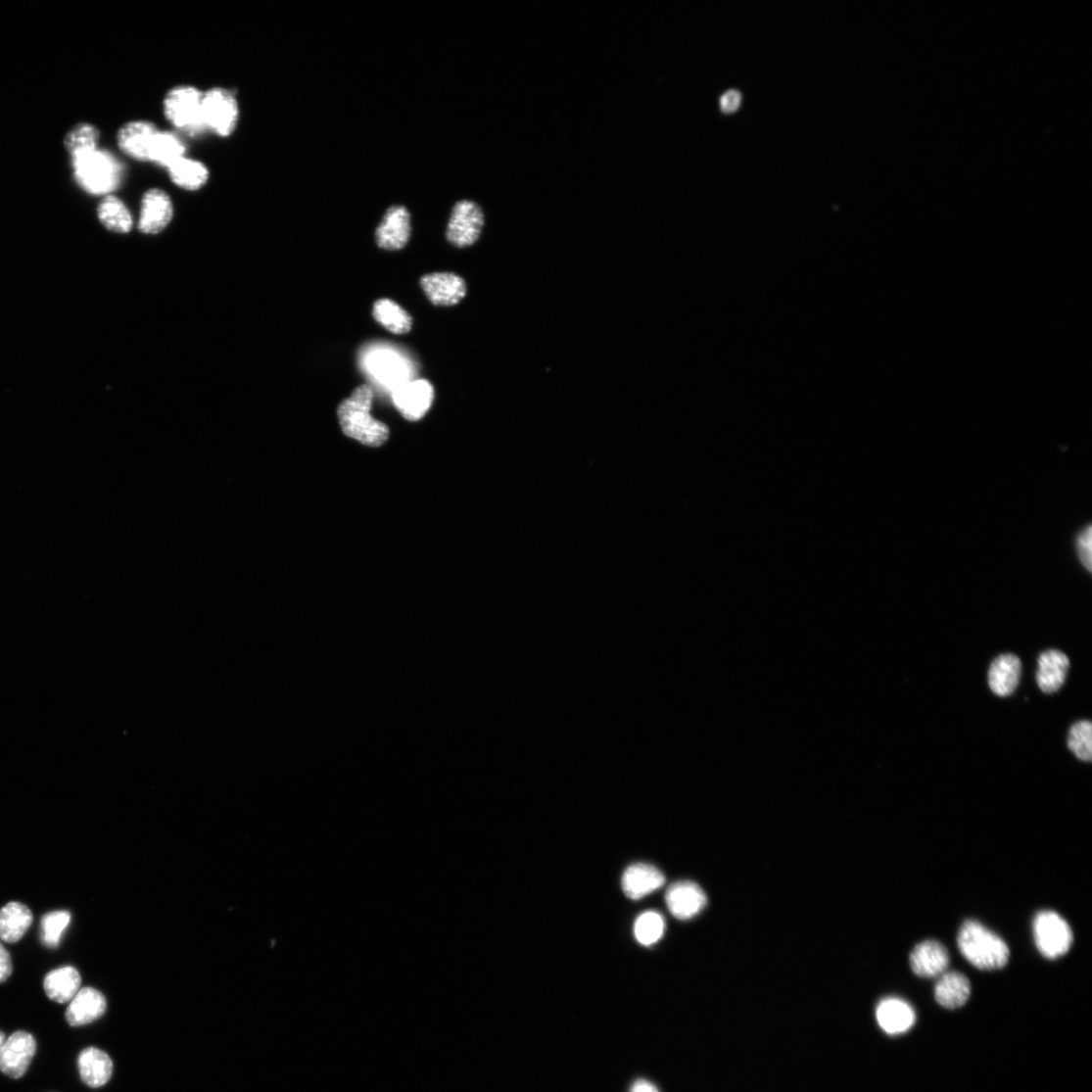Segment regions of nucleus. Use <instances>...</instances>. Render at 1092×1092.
<instances>
[{"instance_id":"f3484780","label":"nucleus","mask_w":1092,"mask_h":1092,"mask_svg":"<svg viewBox=\"0 0 1092 1092\" xmlns=\"http://www.w3.org/2000/svg\"><path fill=\"white\" fill-rule=\"evenodd\" d=\"M106 1011L105 995L95 988L85 987L72 998L67 1011V1021L71 1026H81L99 1020Z\"/></svg>"},{"instance_id":"1a4fd4ad","label":"nucleus","mask_w":1092,"mask_h":1092,"mask_svg":"<svg viewBox=\"0 0 1092 1092\" xmlns=\"http://www.w3.org/2000/svg\"><path fill=\"white\" fill-rule=\"evenodd\" d=\"M36 1051L33 1035L24 1031L14 1033L0 1048V1071L14 1079L23 1077Z\"/></svg>"},{"instance_id":"f03ea898","label":"nucleus","mask_w":1092,"mask_h":1092,"mask_svg":"<svg viewBox=\"0 0 1092 1092\" xmlns=\"http://www.w3.org/2000/svg\"><path fill=\"white\" fill-rule=\"evenodd\" d=\"M71 164L76 182L89 195H112L120 184L121 166L106 150L98 148L73 155Z\"/></svg>"},{"instance_id":"5701e85b","label":"nucleus","mask_w":1092,"mask_h":1092,"mask_svg":"<svg viewBox=\"0 0 1092 1092\" xmlns=\"http://www.w3.org/2000/svg\"><path fill=\"white\" fill-rule=\"evenodd\" d=\"M81 977L72 966L62 967L49 973L44 980V989L52 1002L67 1004L80 990Z\"/></svg>"},{"instance_id":"2eb2a0df","label":"nucleus","mask_w":1092,"mask_h":1092,"mask_svg":"<svg viewBox=\"0 0 1092 1092\" xmlns=\"http://www.w3.org/2000/svg\"><path fill=\"white\" fill-rule=\"evenodd\" d=\"M949 953L937 941L919 944L911 954V967L915 974L923 978L939 977L947 972Z\"/></svg>"},{"instance_id":"7ed1b4c3","label":"nucleus","mask_w":1092,"mask_h":1092,"mask_svg":"<svg viewBox=\"0 0 1092 1092\" xmlns=\"http://www.w3.org/2000/svg\"><path fill=\"white\" fill-rule=\"evenodd\" d=\"M958 946L966 960L980 971L1002 970L1010 959L1007 943L976 921H967L962 926Z\"/></svg>"},{"instance_id":"20e7f679","label":"nucleus","mask_w":1092,"mask_h":1092,"mask_svg":"<svg viewBox=\"0 0 1092 1092\" xmlns=\"http://www.w3.org/2000/svg\"><path fill=\"white\" fill-rule=\"evenodd\" d=\"M203 95L195 86L179 85L167 92L164 102L165 115L173 126L191 135L206 129L203 120Z\"/></svg>"},{"instance_id":"6e6552de","label":"nucleus","mask_w":1092,"mask_h":1092,"mask_svg":"<svg viewBox=\"0 0 1092 1092\" xmlns=\"http://www.w3.org/2000/svg\"><path fill=\"white\" fill-rule=\"evenodd\" d=\"M392 400L404 419L419 421L431 408L434 388L424 379L405 382L392 391Z\"/></svg>"},{"instance_id":"c85d7f7f","label":"nucleus","mask_w":1092,"mask_h":1092,"mask_svg":"<svg viewBox=\"0 0 1092 1092\" xmlns=\"http://www.w3.org/2000/svg\"><path fill=\"white\" fill-rule=\"evenodd\" d=\"M100 131L93 124L82 122L70 131L65 139V146L71 156L98 149Z\"/></svg>"},{"instance_id":"2f4dec72","label":"nucleus","mask_w":1092,"mask_h":1092,"mask_svg":"<svg viewBox=\"0 0 1092 1092\" xmlns=\"http://www.w3.org/2000/svg\"><path fill=\"white\" fill-rule=\"evenodd\" d=\"M1069 750L1083 762L1092 760V726L1088 721L1074 724L1068 735Z\"/></svg>"},{"instance_id":"c756f323","label":"nucleus","mask_w":1092,"mask_h":1092,"mask_svg":"<svg viewBox=\"0 0 1092 1092\" xmlns=\"http://www.w3.org/2000/svg\"><path fill=\"white\" fill-rule=\"evenodd\" d=\"M664 931L665 920L655 912L642 914L635 925L636 938L643 946L657 943L663 937Z\"/></svg>"},{"instance_id":"393cba45","label":"nucleus","mask_w":1092,"mask_h":1092,"mask_svg":"<svg viewBox=\"0 0 1092 1092\" xmlns=\"http://www.w3.org/2000/svg\"><path fill=\"white\" fill-rule=\"evenodd\" d=\"M372 316L388 331L398 335L409 333L413 326V318L408 311L390 299L376 301Z\"/></svg>"},{"instance_id":"423d86ee","label":"nucleus","mask_w":1092,"mask_h":1092,"mask_svg":"<svg viewBox=\"0 0 1092 1092\" xmlns=\"http://www.w3.org/2000/svg\"><path fill=\"white\" fill-rule=\"evenodd\" d=\"M1035 942L1040 953L1054 960L1066 955L1073 943L1068 923L1052 911H1044L1034 921Z\"/></svg>"},{"instance_id":"c9c22d12","label":"nucleus","mask_w":1092,"mask_h":1092,"mask_svg":"<svg viewBox=\"0 0 1092 1092\" xmlns=\"http://www.w3.org/2000/svg\"><path fill=\"white\" fill-rule=\"evenodd\" d=\"M13 973V962L8 950L0 944V983L7 981Z\"/></svg>"},{"instance_id":"4468645a","label":"nucleus","mask_w":1092,"mask_h":1092,"mask_svg":"<svg viewBox=\"0 0 1092 1092\" xmlns=\"http://www.w3.org/2000/svg\"><path fill=\"white\" fill-rule=\"evenodd\" d=\"M666 902L671 914L685 921L697 916L705 908L707 898L696 883L681 881L669 887Z\"/></svg>"},{"instance_id":"72a5a7b5","label":"nucleus","mask_w":1092,"mask_h":1092,"mask_svg":"<svg viewBox=\"0 0 1092 1092\" xmlns=\"http://www.w3.org/2000/svg\"><path fill=\"white\" fill-rule=\"evenodd\" d=\"M376 370L379 371L377 373L380 377L382 374V378L384 379L396 378L399 376L398 363L391 357H380L377 360Z\"/></svg>"},{"instance_id":"9b49d317","label":"nucleus","mask_w":1092,"mask_h":1092,"mask_svg":"<svg viewBox=\"0 0 1092 1092\" xmlns=\"http://www.w3.org/2000/svg\"><path fill=\"white\" fill-rule=\"evenodd\" d=\"M160 129L149 120H132L119 130V150L134 161L150 163L151 149Z\"/></svg>"},{"instance_id":"0eeeda50","label":"nucleus","mask_w":1092,"mask_h":1092,"mask_svg":"<svg viewBox=\"0 0 1092 1092\" xmlns=\"http://www.w3.org/2000/svg\"><path fill=\"white\" fill-rule=\"evenodd\" d=\"M485 226V214L481 206L471 200H461L452 208L447 230L448 241L457 248L474 245Z\"/></svg>"},{"instance_id":"cd10ccee","label":"nucleus","mask_w":1092,"mask_h":1092,"mask_svg":"<svg viewBox=\"0 0 1092 1092\" xmlns=\"http://www.w3.org/2000/svg\"><path fill=\"white\" fill-rule=\"evenodd\" d=\"M185 151L184 143L175 134L160 131L151 149L150 163L168 168L184 158Z\"/></svg>"},{"instance_id":"7c9ffc66","label":"nucleus","mask_w":1092,"mask_h":1092,"mask_svg":"<svg viewBox=\"0 0 1092 1092\" xmlns=\"http://www.w3.org/2000/svg\"><path fill=\"white\" fill-rule=\"evenodd\" d=\"M71 915L66 911H57L46 914L41 921V939L48 948H57L68 926Z\"/></svg>"},{"instance_id":"f704fd0d","label":"nucleus","mask_w":1092,"mask_h":1092,"mask_svg":"<svg viewBox=\"0 0 1092 1092\" xmlns=\"http://www.w3.org/2000/svg\"><path fill=\"white\" fill-rule=\"evenodd\" d=\"M741 102L739 91L731 89L725 93L721 99V108L725 113L731 114L736 112Z\"/></svg>"},{"instance_id":"a878e982","label":"nucleus","mask_w":1092,"mask_h":1092,"mask_svg":"<svg viewBox=\"0 0 1092 1092\" xmlns=\"http://www.w3.org/2000/svg\"><path fill=\"white\" fill-rule=\"evenodd\" d=\"M167 169L171 181L185 191L201 190L210 178L209 169L203 163L185 156Z\"/></svg>"},{"instance_id":"e433bc0d","label":"nucleus","mask_w":1092,"mask_h":1092,"mask_svg":"<svg viewBox=\"0 0 1092 1092\" xmlns=\"http://www.w3.org/2000/svg\"><path fill=\"white\" fill-rule=\"evenodd\" d=\"M629 1092H661L657 1085L653 1084L647 1079L640 1078L636 1080Z\"/></svg>"},{"instance_id":"dca6fc26","label":"nucleus","mask_w":1092,"mask_h":1092,"mask_svg":"<svg viewBox=\"0 0 1092 1092\" xmlns=\"http://www.w3.org/2000/svg\"><path fill=\"white\" fill-rule=\"evenodd\" d=\"M664 874L648 864H634L623 874L622 889L631 899L642 897L661 888L665 883Z\"/></svg>"},{"instance_id":"473e14b6","label":"nucleus","mask_w":1092,"mask_h":1092,"mask_svg":"<svg viewBox=\"0 0 1092 1092\" xmlns=\"http://www.w3.org/2000/svg\"><path fill=\"white\" fill-rule=\"evenodd\" d=\"M1076 557L1088 574L1092 572V526L1086 524L1078 530L1074 538Z\"/></svg>"},{"instance_id":"f8f14e48","label":"nucleus","mask_w":1092,"mask_h":1092,"mask_svg":"<svg viewBox=\"0 0 1092 1092\" xmlns=\"http://www.w3.org/2000/svg\"><path fill=\"white\" fill-rule=\"evenodd\" d=\"M420 286L434 306L457 305L467 292L465 280L452 272L425 274L420 279Z\"/></svg>"},{"instance_id":"bb28decb","label":"nucleus","mask_w":1092,"mask_h":1092,"mask_svg":"<svg viewBox=\"0 0 1092 1092\" xmlns=\"http://www.w3.org/2000/svg\"><path fill=\"white\" fill-rule=\"evenodd\" d=\"M102 225L115 233L126 234L132 230L133 217L124 203L114 195L104 197L98 207Z\"/></svg>"},{"instance_id":"6ab92c4d","label":"nucleus","mask_w":1092,"mask_h":1092,"mask_svg":"<svg viewBox=\"0 0 1092 1092\" xmlns=\"http://www.w3.org/2000/svg\"><path fill=\"white\" fill-rule=\"evenodd\" d=\"M1070 661L1068 655L1057 649L1041 653L1038 660L1037 683L1046 694L1057 692L1067 681Z\"/></svg>"},{"instance_id":"412c9836","label":"nucleus","mask_w":1092,"mask_h":1092,"mask_svg":"<svg viewBox=\"0 0 1092 1092\" xmlns=\"http://www.w3.org/2000/svg\"><path fill=\"white\" fill-rule=\"evenodd\" d=\"M78 1070L82 1081L91 1088L106 1085L113 1075L111 1057L98 1048L84 1049L78 1057Z\"/></svg>"},{"instance_id":"b1692460","label":"nucleus","mask_w":1092,"mask_h":1092,"mask_svg":"<svg viewBox=\"0 0 1092 1092\" xmlns=\"http://www.w3.org/2000/svg\"><path fill=\"white\" fill-rule=\"evenodd\" d=\"M33 923V914L20 902H10L0 910V939L7 943L19 942Z\"/></svg>"},{"instance_id":"ddd939ff","label":"nucleus","mask_w":1092,"mask_h":1092,"mask_svg":"<svg viewBox=\"0 0 1092 1092\" xmlns=\"http://www.w3.org/2000/svg\"><path fill=\"white\" fill-rule=\"evenodd\" d=\"M172 216L173 205L166 192L151 189L144 194L138 225L143 234L156 235L163 232L171 222Z\"/></svg>"},{"instance_id":"9d476101","label":"nucleus","mask_w":1092,"mask_h":1092,"mask_svg":"<svg viewBox=\"0 0 1092 1092\" xmlns=\"http://www.w3.org/2000/svg\"><path fill=\"white\" fill-rule=\"evenodd\" d=\"M412 235L411 214L402 205L390 207L376 230L378 246L388 252L401 251Z\"/></svg>"},{"instance_id":"f257e3e1","label":"nucleus","mask_w":1092,"mask_h":1092,"mask_svg":"<svg viewBox=\"0 0 1092 1092\" xmlns=\"http://www.w3.org/2000/svg\"><path fill=\"white\" fill-rule=\"evenodd\" d=\"M372 401V388L361 385L340 403L337 415L343 433L351 439L364 446L381 447L389 440L390 429L370 415Z\"/></svg>"},{"instance_id":"39448f33","label":"nucleus","mask_w":1092,"mask_h":1092,"mask_svg":"<svg viewBox=\"0 0 1092 1092\" xmlns=\"http://www.w3.org/2000/svg\"><path fill=\"white\" fill-rule=\"evenodd\" d=\"M203 120L206 129L227 138L236 130L239 107L235 93L223 87H213L203 95Z\"/></svg>"},{"instance_id":"4be33fe9","label":"nucleus","mask_w":1092,"mask_h":1092,"mask_svg":"<svg viewBox=\"0 0 1092 1092\" xmlns=\"http://www.w3.org/2000/svg\"><path fill=\"white\" fill-rule=\"evenodd\" d=\"M972 984L965 975L959 973H945L940 976L934 988L935 1000L948 1010L963 1007L970 1000Z\"/></svg>"},{"instance_id":"a211bd4d","label":"nucleus","mask_w":1092,"mask_h":1092,"mask_svg":"<svg viewBox=\"0 0 1092 1092\" xmlns=\"http://www.w3.org/2000/svg\"><path fill=\"white\" fill-rule=\"evenodd\" d=\"M877 1019L888 1035H901L910 1031L916 1022L912 1006L900 998H885L878 1007Z\"/></svg>"},{"instance_id":"4c0bfd02","label":"nucleus","mask_w":1092,"mask_h":1092,"mask_svg":"<svg viewBox=\"0 0 1092 1092\" xmlns=\"http://www.w3.org/2000/svg\"><path fill=\"white\" fill-rule=\"evenodd\" d=\"M4 1042H5V1034L3 1032H0V1048H2Z\"/></svg>"},{"instance_id":"aec40b11","label":"nucleus","mask_w":1092,"mask_h":1092,"mask_svg":"<svg viewBox=\"0 0 1092 1092\" xmlns=\"http://www.w3.org/2000/svg\"><path fill=\"white\" fill-rule=\"evenodd\" d=\"M1021 674V663L1017 655L1006 653L997 657L990 665L988 684L991 691L1000 697L1012 695L1018 688Z\"/></svg>"}]
</instances>
